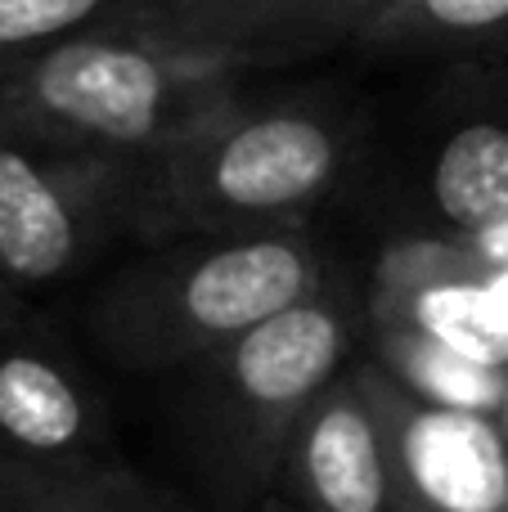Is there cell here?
<instances>
[{"label": "cell", "instance_id": "2", "mask_svg": "<svg viewBox=\"0 0 508 512\" xmlns=\"http://www.w3.org/2000/svg\"><path fill=\"white\" fill-rule=\"evenodd\" d=\"M306 225L189 234L117 270L86 306V333L126 373H185L329 279Z\"/></svg>", "mask_w": 508, "mask_h": 512}, {"label": "cell", "instance_id": "19", "mask_svg": "<svg viewBox=\"0 0 508 512\" xmlns=\"http://www.w3.org/2000/svg\"><path fill=\"white\" fill-rule=\"evenodd\" d=\"M495 423L504 427V441H508V387H504V405H500V414H495Z\"/></svg>", "mask_w": 508, "mask_h": 512}, {"label": "cell", "instance_id": "1", "mask_svg": "<svg viewBox=\"0 0 508 512\" xmlns=\"http://www.w3.org/2000/svg\"><path fill=\"white\" fill-rule=\"evenodd\" d=\"M243 54L131 18L59 41L0 81V122L68 149L149 162L239 95Z\"/></svg>", "mask_w": 508, "mask_h": 512}, {"label": "cell", "instance_id": "8", "mask_svg": "<svg viewBox=\"0 0 508 512\" xmlns=\"http://www.w3.org/2000/svg\"><path fill=\"white\" fill-rule=\"evenodd\" d=\"M365 319L414 328L508 373V328L495 315L486 270L450 234H405L387 243L365 292Z\"/></svg>", "mask_w": 508, "mask_h": 512}, {"label": "cell", "instance_id": "14", "mask_svg": "<svg viewBox=\"0 0 508 512\" xmlns=\"http://www.w3.org/2000/svg\"><path fill=\"white\" fill-rule=\"evenodd\" d=\"M135 0H0V81L14 77L36 54L108 23Z\"/></svg>", "mask_w": 508, "mask_h": 512}, {"label": "cell", "instance_id": "18", "mask_svg": "<svg viewBox=\"0 0 508 512\" xmlns=\"http://www.w3.org/2000/svg\"><path fill=\"white\" fill-rule=\"evenodd\" d=\"M234 512H293V508L279 504V499H261V504H252V508H234Z\"/></svg>", "mask_w": 508, "mask_h": 512}, {"label": "cell", "instance_id": "17", "mask_svg": "<svg viewBox=\"0 0 508 512\" xmlns=\"http://www.w3.org/2000/svg\"><path fill=\"white\" fill-rule=\"evenodd\" d=\"M486 270V265H482ZM486 283H491V301H495V315L504 319L508 328V270H486Z\"/></svg>", "mask_w": 508, "mask_h": 512}, {"label": "cell", "instance_id": "15", "mask_svg": "<svg viewBox=\"0 0 508 512\" xmlns=\"http://www.w3.org/2000/svg\"><path fill=\"white\" fill-rule=\"evenodd\" d=\"M0 512H176V508L131 472L122 481H104V486H86V490L9 495L0 499Z\"/></svg>", "mask_w": 508, "mask_h": 512}, {"label": "cell", "instance_id": "5", "mask_svg": "<svg viewBox=\"0 0 508 512\" xmlns=\"http://www.w3.org/2000/svg\"><path fill=\"white\" fill-rule=\"evenodd\" d=\"M144 162L68 149L0 122V288L36 292L81 274L135 230Z\"/></svg>", "mask_w": 508, "mask_h": 512}, {"label": "cell", "instance_id": "3", "mask_svg": "<svg viewBox=\"0 0 508 512\" xmlns=\"http://www.w3.org/2000/svg\"><path fill=\"white\" fill-rule=\"evenodd\" d=\"M365 301L338 270L288 310L198 360L185 382V441L216 512L270 499L275 463L302 409L356 360Z\"/></svg>", "mask_w": 508, "mask_h": 512}, {"label": "cell", "instance_id": "11", "mask_svg": "<svg viewBox=\"0 0 508 512\" xmlns=\"http://www.w3.org/2000/svg\"><path fill=\"white\" fill-rule=\"evenodd\" d=\"M365 342L369 360L396 378L410 396L428 400L437 409H455V414H482L495 418L504 405L508 373L477 364L468 355L450 351V346L432 342V337L414 333L401 324H383V319H365Z\"/></svg>", "mask_w": 508, "mask_h": 512}, {"label": "cell", "instance_id": "7", "mask_svg": "<svg viewBox=\"0 0 508 512\" xmlns=\"http://www.w3.org/2000/svg\"><path fill=\"white\" fill-rule=\"evenodd\" d=\"M356 378L383 432L392 512H508V441L495 418L428 405L369 355Z\"/></svg>", "mask_w": 508, "mask_h": 512}, {"label": "cell", "instance_id": "6", "mask_svg": "<svg viewBox=\"0 0 508 512\" xmlns=\"http://www.w3.org/2000/svg\"><path fill=\"white\" fill-rule=\"evenodd\" d=\"M122 477L131 463L77 355L41 319L0 315V499Z\"/></svg>", "mask_w": 508, "mask_h": 512}, {"label": "cell", "instance_id": "20", "mask_svg": "<svg viewBox=\"0 0 508 512\" xmlns=\"http://www.w3.org/2000/svg\"><path fill=\"white\" fill-rule=\"evenodd\" d=\"M0 292H9V288H0Z\"/></svg>", "mask_w": 508, "mask_h": 512}, {"label": "cell", "instance_id": "9", "mask_svg": "<svg viewBox=\"0 0 508 512\" xmlns=\"http://www.w3.org/2000/svg\"><path fill=\"white\" fill-rule=\"evenodd\" d=\"M270 499L293 512H392V472L356 360L302 409L275 463Z\"/></svg>", "mask_w": 508, "mask_h": 512}, {"label": "cell", "instance_id": "12", "mask_svg": "<svg viewBox=\"0 0 508 512\" xmlns=\"http://www.w3.org/2000/svg\"><path fill=\"white\" fill-rule=\"evenodd\" d=\"M428 198L441 216L437 234H468L508 216V126L468 122L441 144L428 176Z\"/></svg>", "mask_w": 508, "mask_h": 512}, {"label": "cell", "instance_id": "4", "mask_svg": "<svg viewBox=\"0 0 508 512\" xmlns=\"http://www.w3.org/2000/svg\"><path fill=\"white\" fill-rule=\"evenodd\" d=\"M347 167V131L311 104L234 95L144 162L135 234H261L306 225Z\"/></svg>", "mask_w": 508, "mask_h": 512}, {"label": "cell", "instance_id": "13", "mask_svg": "<svg viewBox=\"0 0 508 512\" xmlns=\"http://www.w3.org/2000/svg\"><path fill=\"white\" fill-rule=\"evenodd\" d=\"M360 36L378 50L508 45V0H392Z\"/></svg>", "mask_w": 508, "mask_h": 512}, {"label": "cell", "instance_id": "10", "mask_svg": "<svg viewBox=\"0 0 508 512\" xmlns=\"http://www.w3.org/2000/svg\"><path fill=\"white\" fill-rule=\"evenodd\" d=\"M392 0H135L131 18L180 41L225 45L257 63L270 50L365 32Z\"/></svg>", "mask_w": 508, "mask_h": 512}, {"label": "cell", "instance_id": "16", "mask_svg": "<svg viewBox=\"0 0 508 512\" xmlns=\"http://www.w3.org/2000/svg\"><path fill=\"white\" fill-rule=\"evenodd\" d=\"M450 239L464 243V252L473 256L477 265H486V270H508V216H504V221L482 225V230L450 234Z\"/></svg>", "mask_w": 508, "mask_h": 512}]
</instances>
